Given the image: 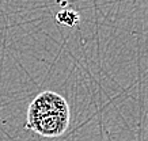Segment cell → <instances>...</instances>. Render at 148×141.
I'll return each mask as SVG.
<instances>
[{
  "label": "cell",
  "instance_id": "1",
  "mask_svg": "<svg viewBox=\"0 0 148 141\" xmlns=\"http://www.w3.org/2000/svg\"><path fill=\"white\" fill-rule=\"evenodd\" d=\"M69 126V106L53 91L41 92L27 110V127L42 137H60Z\"/></svg>",
  "mask_w": 148,
  "mask_h": 141
},
{
  "label": "cell",
  "instance_id": "2",
  "mask_svg": "<svg viewBox=\"0 0 148 141\" xmlns=\"http://www.w3.org/2000/svg\"><path fill=\"white\" fill-rule=\"evenodd\" d=\"M56 20L58 25L65 26V27H73L76 26L79 20H80V15L77 11L71 8H64L60 10L57 14H56Z\"/></svg>",
  "mask_w": 148,
  "mask_h": 141
}]
</instances>
